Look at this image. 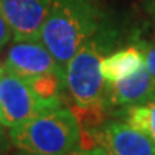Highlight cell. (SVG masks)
I'll return each mask as SVG.
<instances>
[{"label":"cell","instance_id":"cell-1","mask_svg":"<svg viewBox=\"0 0 155 155\" xmlns=\"http://www.w3.org/2000/svg\"><path fill=\"white\" fill-rule=\"evenodd\" d=\"M102 17L99 0H52L39 40L61 66H66L78 49L98 33Z\"/></svg>","mask_w":155,"mask_h":155},{"label":"cell","instance_id":"cell-2","mask_svg":"<svg viewBox=\"0 0 155 155\" xmlns=\"http://www.w3.org/2000/svg\"><path fill=\"white\" fill-rule=\"evenodd\" d=\"M9 139L29 155H66L81 142V127L75 114L61 105L12 127Z\"/></svg>","mask_w":155,"mask_h":155},{"label":"cell","instance_id":"cell-3","mask_svg":"<svg viewBox=\"0 0 155 155\" xmlns=\"http://www.w3.org/2000/svg\"><path fill=\"white\" fill-rule=\"evenodd\" d=\"M106 50V38L95 35L66 63L65 85L78 106L102 105L106 101L108 82L101 72V62Z\"/></svg>","mask_w":155,"mask_h":155},{"label":"cell","instance_id":"cell-4","mask_svg":"<svg viewBox=\"0 0 155 155\" xmlns=\"http://www.w3.org/2000/svg\"><path fill=\"white\" fill-rule=\"evenodd\" d=\"M61 101L42 99L28 79L3 66L0 76V125L12 128L39 112L61 106Z\"/></svg>","mask_w":155,"mask_h":155},{"label":"cell","instance_id":"cell-5","mask_svg":"<svg viewBox=\"0 0 155 155\" xmlns=\"http://www.w3.org/2000/svg\"><path fill=\"white\" fill-rule=\"evenodd\" d=\"M3 66L22 78L50 72L65 73V68L59 65L40 40H15L7 50Z\"/></svg>","mask_w":155,"mask_h":155},{"label":"cell","instance_id":"cell-6","mask_svg":"<svg viewBox=\"0 0 155 155\" xmlns=\"http://www.w3.org/2000/svg\"><path fill=\"white\" fill-rule=\"evenodd\" d=\"M52 0H0L15 40H39Z\"/></svg>","mask_w":155,"mask_h":155},{"label":"cell","instance_id":"cell-7","mask_svg":"<svg viewBox=\"0 0 155 155\" xmlns=\"http://www.w3.org/2000/svg\"><path fill=\"white\" fill-rule=\"evenodd\" d=\"M94 137L111 155H155L154 141L127 122L108 124Z\"/></svg>","mask_w":155,"mask_h":155},{"label":"cell","instance_id":"cell-8","mask_svg":"<svg viewBox=\"0 0 155 155\" xmlns=\"http://www.w3.org/2000/svg\"><path fill=\"white\" fill-rule=\"evenodd\" d=\"M155 95V81L147 68L118 82L108 83L106 101L112 106H129L145 102Z\"/></svg>","mask_w":155,"mask_h":155},{"label":"cell","instance_id":"cell-9","mask_svg":"<svg viewBox=\"0 0 155 155\" xmlns=\"http://www.w3.org/2000/svg\"><path fill=\"white\" fill-rule=\"evenodd\" d=\"M144 66L145 56L142 46H128L104 56L101 62V72L106 82L114 83L139 72Z\"/></svg>","mask_w":155,"mask_h":155},{"label":"cell","instance_id":"cell-10","mask_svg":"<svg viewBox=\"0 0 155 155\" xmlns=\"http://www.w3.org/2000/svg\"><path fill=\"white\" fill-rule=\"evenodd\" d=\"M124 119L155 142V95L145 102L127 106Z\"/></svg>","mask_w":155,"mask_h":155},{"label":"cell","instance_id":"cell-11","mask_svg":"<svg viewBox=\"0 0 155 155\" xmlns=\"http://www.w3.org/2000/svg\"><path fill=\"white\" fill-rule=\"evenodd\" d=\"M29 85L42 99L61 101V92L65 85V73L50 72L38 75L33 78H26Z\"/></svg>","mask_w":155,"mask_h":155},{"label":"cell","instance_id":"cell-12","mask_svg":"<svg viewBox=\"0 0 155 155\" xmlns=\"http://www.w3.org/2000/svg\"><path fill=\"white\" fill-rule=\"evenodd\" d=\"M12 36H13L12 28L9 22H7V19L5 17V15H3L2 7H0V49H3L7 45V42L10 40Z\"/></svg>","mask_w":155,"mask_h":155},{"label":"cell","instance_id":"cell-13","mask_svg":"<svg viewBox=\"0 0 155 155\" xmlns=\"http://www.w3.org/2000/svg\"><path fill=\"white\" fill-rule=\"evenodd\" d=\"M142 49L145 56V68L148 69V72L155 81V40L147 46H142Z\"/></svg>","mask_w":155,"mask_h":155},{"label":"cell","instance_id":"cell-14","mask_svg":"<svg viewBox=\"0 0 155 155\" xmlns=\"http://www.w3.org/2000/svg\"><path fill=\"white\" fill-rule=\"evenodd\" d=\"M66 155H111L105 148L96 147V148H75Z\"/></svg>","mask_w":155,"mask_h":155},{"label":"cell","instance_id":"cell-15","mask_svg":"<svg viewBox=\"0 0 155 155\" xmlns=\"http://www.w3.org/2000/svg\"><path fill=\"white\" fill-rule=\"evenodd\" d=\"M9 150V144H7V141L5 138V134L2 131V128H0V155H6Z\"/></svg>","mask_w":155,"mask_h":155},{"label":"cell","instance_id":"cell-16","mask_svg":"<svg viewBox=\"0 0 155 155\" xmlns=\"http://www.w3.org/2000/svg\"><path fill=\"white\" fill-rule=\"evenodd\" d=\"M145 9L148 12V15L155 20V0H147L145 2Z\"/></svg>","mask_w":155,"mask_h":155},{"label":"cell","instance_id":"cell-17","mask_svg":"<svg viewBox=\"0 0 155 155\" xmlns=\"http://www.w3.org/2000/svg\"><path fill=\"white\" fill-rule=\"evenodd\" d=\"M13 155H29V154H26V152H23V151H20V152H16V154H13Z\"/></svg>","mask_w":155,"mask_h":155},{"label":"cell","instance_id":"cell-18","mask_svg":"<svg viewBox=\"0 0 155 155\" xmlns=\"http://www.w3.org/2000/svg\"><path fill=\"white\" fill-rule=\"evenodd\" d=\"M2 72H3V65H0V76H2Z\"/></svg>","mask_w":155,"mask_h":155},{"label":"cell","instance_id":"cell-19","mask_svg":"<svg viewBox=\"0 0 155 155\" xmlns=\"http://www.w3.org/2000/svg\"><path fill=\"white\" fill-rule=\"evenodd\" d=\"M0 128H2V125H0Z\"/></svg>","mask_w":155,"mask_h":155}]
</instances>
